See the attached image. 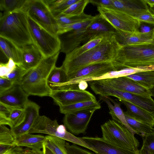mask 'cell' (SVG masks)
Masks as SVG:
<instances>
[{"label":"cell","mask_w":154,"mask_h":154,"mask_svg":"<svg viewBox=\"0 0 154 154\" xmlns=\"http://www.w3.org/2000/svg\"><path fill=\"white\" fill-rule=\"evenodd\" d=\"M115 34H108L99 44L79 56L70 60H64L61 66L67 75L89 64L114 61L121 47Z\"/></svg>","instance_id":"cell-1"},{"label":"cell","mask_w":154,"mask_h":154,"mask_svg":"<svg viewBox=\"0 0 154 154\" xmlns=\"http://www.w3.org/2000/svg\"><path fill=\"white\" fill-rule=\"evenodd\" d=\"M60 51L50 57L43 58L35 67L27 71L21 80V86L29 95L49 96L52 89L48 79L56 66Z\"/></svg>","instance_id":"cell-2"},{"label":"cell","mask_w":154,"mask_h":154,"mask_svg":"<svg viewBox=\"0 0 154 154\" xmlns=\"http://www.w3.org/2000/svg\"><path fill=\"white\" fill-rule=\"evenodd\" d=\"M28 17L27 14L22 9L1 14L0 38L18 47L33 44Z\"/></svg>","instance_id":"cell-3"},{"label":"cell","mask_w":154,"mask_h":154,"mask_svg":"<svg viewBox=\"0 0 154 154\" xmlns=\"http://www.w3.org/2000/svg\"><path fill=\"white\" fill-rule=\"evenodd\" d=\"M114 61L125 68L154 65V44L121 45Z\"/></svg>","instance_id":"cell-4"},{"label":"cell","mask_w":154,"mask_h":154,"mask_svg":"<svg viewBox=\"0 0 154 154\" xmlns=\"http://www.w3.org/2000/svg\"><path fill=\"white\" fill-rule=\"evenodd\" d=\"M102 138L116 146L138 150L139 142L125 127L113 120H109L101 126Z\"/></svg>","instance_id":"cell-5"},{"label":"cell","mask_w":154,"mask_h":154,"mask_svg":"<svg viewBox=\"0 0 154 154\" xmlns=\"http://www.w3.org/2000/svg\"><path fill=\"white\" fill-rule=\"evenodd\" d=\"M28 19L33 44L38 49L44 57H50L60 52L61 41L59 36L51 33L28 16Z\"/></svg>","instance_id":"cell-6"},{"label":"cell","mask_w":154,"mask_h":154,"mask_svg":"<svg viewBox=\"0 0 154 154\" xmlns=\"http://www.w3.org/2000/svg\"><path fill=\"white\" fill-rule=\"evenodd\" d=\"M21 9L40 26L52 34L58 35V25L44 0H26Z\"/></svg>","instance_id":"cell-7"},{"label":"cell","mask_w":154,"mask_h":154,"mask_svg":"<svg viewBox=\"0 0 154 154\" xmlns=\"http://www.w3.org/2000/svg\"><path fill=\"white\" fill-rule=\"evenodd\" d=\"M64 125H59L56 119L52 120L45 116H39L29 130V134L38 133L56 136L74 144L80 145L82 140L67 131Z\"/></svg>","instance_id":"cell-8"},{"label":"cell","mask_w":154,"mask_h":154,"mask_svg":"<svg viewBox=\"0 0 154 154\" xmlns=\"http://www.w3.org/2000/svg\"><path fill=\"white\" fill-rule=\"evenodd\" d=\"M97 10L117 31L132 33L138 30L140 22L122 12L100 6L97 7Z\"/></svg>","instance_id":"cell-9"},{"label":"cell","mask_w":154,"mask_h":154,"mask_svg":"<svg viewBox=\"0 0 154 154\" xmlns=\"http://www.w3.org/2000/svg\"><path fill=\"white\" fill-rule=\"evenodd\" d=\"M49 97L58 106L68 105L78 102L96 100L90 92L79 89H53Z\"/></svg>","instance_id":"cell-10"},{"label":"cell","mask_w":154,"mask_h":154,"mask_svg":"<svg viewBox=\"0 0 154 154\" xmlns=\"http://www.w3.org/2000/svg\"><path fill=\"white\" fill-rule=\"evenodd\" d=\"M80 138L90 150L96 154H140L139 150H130L119 147L102 138L87 137Z\"/></svg>","instance_id":"cell-11"},{"label":"cell","mask_w":154,"mask_h":154,"mask_svg":"<svg viewBox=\"0 0 154 154\" xmlns=\"http://www.w3.org/2000/svg\"><path fill=\"white\" fill-rule=\"evenodd\" d=\"M40 106L36 103L29 100L17 126L11 130L15 139L20 136L29 133L35 120L39 116Z\"/></svg>","instance_id":"cell-12"},{"label":"cell","mask_w":154,"mask_h":154,"mask_svg":"<svg viewBox=\"0 0 154 154\" xmlns=\"http://www.w3.org/2000/svg\"><path fill=\"white\" fill-rule=\"evenodd\" d=\"M95 110H85L65 114L64 126L72 133H84Z\"/></svg>","instance_id":"cell-13"},{"label":"cell","mask_w":154,"mask_h":154,"mask_svg":"<svg viewBox=\"0 0 154 154\" xmlns=\"http://www.w3.org/2000/svg\"><path fill=\"white\" fill-rule=\"evenodd\" d=\"M119 70L118 65L114 61L94 63L68 75V81L78 78L97 76L110 71Z\"/></svg>","instance_id":"cell-14"},{"label":"cell","mask_w":154,"mask_h":154,"mask_svg":"<svg viewBox=\"0 0 154 154\" xmlns=\"http://www.w3.org/2000/svg\"><path fill=\"white\" fill-rule=\"evenodd\" d=\"M14 46L18 57V63L17 65L27 71L37 66L44 58L41 53L33 44L22 47Z\"/></svg>","instance_id":"cell-15"},{"label":"cell","mask_w":154,"mask_h":154,"mask_svg":"<svg viewBox=\"0 0 154 154\" xmlns=\"http://www.w3.org/2000/svg\"><path fill=\"white\" fill-rule=\"evenodd\" d=\"M29 96L20 84H14L11 88L0 94V102L12 107L24 109L29 100Z\"/></svg>","instance_id":"cell-16"},{"label":"cell","mask_w":154,"mask_h":154,"mask_svg":"<svg viewBox=\"0 0 154 154\" xmlns=\"http://www.w3.org/2000/svg\"><path fill=\"white\" fill-rule=\"evenodd\" d=\"M105 84L116 89L131 93L151 96L150 92L126 76L100 80Z\"/></svg>","instance_id":"cell-17"},{"label":"cell","mask_w":154,"mask_h":154,"mask_svg":"<svg viewBox=\"0 0 154 154\" xmlns=\"http://www.w3.org/2000/svg\"><path fill=\"white\" fill-rule=\"evenodd\" d=\"M86 28L69 32L61 40L60 51L66 54L80 46L82 43L85 44L95 36L90 32Z\"/></svg>","instance_id":"cell-18"},{"label":"cell","mask_w":154,"mask_h":154,"mask_svg":"<svg viewBox=\"0 0 154 154\" xmlns=\"http://www.w3.org/2000/svg\"><path fill=\"white\" fill-rule=\"evenodd\" d=\"M111 9L122 12L136 18L149 10L144 0H112Z\"/></svg>","instance_id":"cell-19"},{"label":"cell","mask_w":154,"mask_h":154,"mask_svg":"<svg viewBox=\"0 0 154 154\" xmlns=\"http://www.w3.org/2000/svg\"><path fill=\"white\" fill-rule=\"evenodd\" d=\"M115 34L117 40L121 45L154 43V28L150 32L145 33L136 30L132 33L117 31Z\"/></svg>","instance_id":"cell-20"},{"label":"cell","mask_w":154,"mask_h":154,"mask_svg":"<svg viewBox=\"0 0 154 154\" xmlns=\"http://www.w3.org/2000/svg\"><path fill=\"white\" fill-rule=\"evenodd\" d=\"M119 100L128 101L147 111L154 117V100L151 96L143 95L120 91Z\"/></svg>","instance_id":"cell-21"},{"label":"cell","mask_w":154,"mask_h":154,"mask_svg":"<svg viewBox=\"0 0 154 154\" xmlns=\"http://www.w3.org/2000/svg\"><path fill=\"white\" fill-rule=\"evenodd\" d=\"M101 98L107 105L109 111V113L113 120L124 126L134 136V134L137 133L127 123L124 112L121 108L120 104L109 96H101Z\"/></svg>","instance_id":"cell-22"},{"label":"cell","mask_w":154,"mask_h":154,"mask_svg":"<svg viewBox=\"0 0 154 154\" xmlns=\"http://www.w3.org/2000/svg\"><path fill=\"white\" fill-rule=\"evenodd\" d=\"M126 107V112L131 117L149 126H154V117L149 112L142 108L128 101L119 100Z\"/></svg>","instance_id":"cell-23"},{"label":"cell","mask_w":154,"mask_h":154,"mask_svg":"<svg viewBox=\"0 0 154 154\" xmlns=\"http://www.w3.org/2000/svg\"><path fill=\"white\" fill-rule=\"evenodd\" d=\"M45 139V137L43 135L27 133L15 139L14 145L25 146L34 150L40 151L43 147Z\"/></svg>","instance_id":"cell-24"},{"label":"cell","mask_w":154,"mask_h":154,"mask_svg":"<svg viewBox=\"0 0 154 154\" xmlns=\"http://www.w3.org/2000/svg\"><path fill=\"white\" fill-rule=\"evenodd\" d=\"M86 29L94 35L100 34L116 33V30L99 14L95 16Z\"/></svg>","instance_id":"cell-25"},{"label":"cell","mask_w":154,"mask_h":154,"mask_svg":"<svg viewBox=\"0 0 154 154\" xmlns=\"http://www.w3.org/2000/svg\"><path fill=\"white\" fill-rule=\"evenodd\" d=\"M60 113L66 114L85 110H96L101 106L96 100L80 102L65 106H59Z\"/></svg>","instance_id":"cell-26"},{"label":"cell","mask_w":154,"mask_h":154,"mask_svg":"<svg viewBox=\"0 0 154 154\" xmlns=\"http://www.w3.org/2000/svg\"><path fill=\"white\" fill-rule=\"evenodd\" d=\"M108 34L95 35L83 45L80 46L66 54L64 60H69L74 58L94 48L100 43Z\"/></svg>","instance_id":"cell-27"},{"label":"cell","mask_w":154,"mask_h":154,"mask_svg":"<svg viewBox=\"0 0 154 154\" xmlns=\"http://www.w3.org/2000/svg\"><path fill=\"white\" fill-rule=\"evenodd\" d=\"M44 145L54 154H68L65 145V140L61 138L51 135H47Z\"/></svg>","instance_id":"cell-28"},{"label":"cell","mask_w":154,"mask_h":154,"mask_svg":"<svg viewBox=\"0 0 154 154\" xmlns=\"http://www.w3.org/2000/svg\"><path fill=\"white\" fill-rule=\"evenodd\" d=\"M126 76L148 89L154 86V70L140 72Z\"/></svg>","instance_id":"cell-29"},{"label":"cell","mask_w":154,"mask_h":154,"mask_svg":"<svg viewBox=\"0 0 154 154\" xmlns=\"http://www.w3.org/2000/svg\"><path fill=\"white\" fill-rule=\"evenodd\" d=\"M124 112L127 123L137 134L143 137L152 131L153 128L135 119L128 114L126 112Z\"/></svg>","instance_id":"cell-30"},{"label":"cell","mask_w":154,"mask_h":154,"mask_svg":"<svg viewBox=\"0 0 154 154\" xmlns=\"http://www.w3.org/2000/svg\"><path fill=\"white\" fill-rule=\"evenodd\" d=\"M54 16L58 15L79 0H44Z\"/></svg>","instance_id":"cell-31"},{"label":"cell","mask_w":154,"mask_h":154,"mask_svg":"<svg viewBox=\"0 0 154 154\" xmlns=\"http://www.w3.org/2000/svg\"><path fill=\"white\" fill-rule=\"evenodd\" d=\"M91 15L83 13L80 15L68 17L59 14L55 17L58 26L70 24L91 20L94 17Z\"/></svg>","instance_id":"cell-32"},{"label":"cell","mask_w":154,"mask_h":154,"mask_svg":"<svg viewBox=\"0 0 154 154\" xmlns=\"http://www.w3.org/2000/svg\"><path fill=\"white\" fill-rule=\"evenodd\" d=\"M68 80V75L61 66H55L52 70L48 79L49 84H60L66 82Z\"/></svg>","instance_id":"cell-33"},{"label":"cell","mask_w":154,"mask_h":154,"mask_svg":"<svg viewBox=\"0 0 154 154\" xmlns=\"http://www.w3.org/2000/svg\"><path fill=\"white\" fill-rule=\"evenodd\" d=\"M89 3V0H79L59 14L68 17L80 15L84 13V10Z\"/></svg>","instance_id":"cell-34"},{"label":"cell","mask_w":154,"mask_h":154,"mask_svg":"<svg viewBox=\"0 0 154 154\" xmlns=\"http://www.w3.org/2000/svg\"><path fill=\"white\" fill-rule=\"evenodd\" d=\"M0 47L1 51L9 60L11 58L17 65L18 63L17 53L15 46L8 41L0 38Z\"/></svg>","instance_id":"cell-35"},{"label":"cell","mask_w":154,"mask_h":154,"mask_svg":"<svg viewBox=\"0 0 154 154\" xmlns=\"http://www.w3.org/2000/svg\"><path fill=\"white\" fill-rule=\"evenodd\" d=\"M26 0H0V9L4 13L21 9Z\"/></svg>","instance_id":"cell-36"},{"label":"cell","mask_w":154,"mask_h":154,"mask_svg":"<svg viewBox=\"0 0 154 154\" xmlns=\"http://www.w3.org/2000/svg\"><path fill=\"white\" fill-rule=\"evenodd\" d=\"M95 17L89 20L70 24L58 26L57 31L58 35L71 31L86 28L92 22Z\"/></svg>","instance_id":"cell-37"},{"label":"cell","mask_w":154,"mask_h":154,"mask_svg":"<svg viewBox=\"0 0 154 154\" xmlns=\"http://www.w3.org/2000/svg\"><path fill=\"white\" fill-rule=\"evenodd\" d=\"M143 145L139 150L140 154H149L154 152V128L152 131L142 137Z\"/></svg>","instance_id":"cell-38"},{"label":"cell","mask_w":154,"mask_h":154,"mask_svg":"<svg viewBox=\"0 0 154 154\" xmlns=\"http://www.w3.org/2000/svg\"><path fill=\"white\" fill-rule=\"evenodd\" d=\"M15 140L11 130L5 125H0V144L14 145Z\"/></svg>","instance_id":"cell-39"},{"label":"cell","mask_w":154,"mask_h":154,"mask_svg":"<svg viewBox=\"0 0 154 154\" xmlns=\"http://www.w3.org/2000/svg\"><path fill=\"white\" fill-rule=\"evenodd\" d=\"M26 71L22 67L17 65L16 68L5 77L11 80L14 84L20 85L22 78Z\"/></svg>","instance_id":"cell-40"},{"label":"cell","mask_w":154,"mask_h":154,"mask_svg":"<svg viewBox=\"0 0 154 154\" xmlns=\"http://www.w3.org/2000/svg\"><path fill=\"white\" fill-rule=\"evenodd\" d=\"M24 111V109L12 107L9 117L11 129L18 125Z\"/></svg>","instance_id":"cell-41"},{"label":"cell","mask_w":154,"mask_h":154,"mask_svg":"<svg viewBox=\"0 0 154 154\" xmlns=\"http://www.w3.org/2000/svg\"><path fill=\"white\" fill-rule=\"evenodd\" d=\"M17 65L12 59L8 60L6 63L0 64V77H5L12 71L16 67Z\"/></svg>","instance_id":"cell-42"},{"label":"cell","mask_w":154,"mask_h":154,"mask_svg":"<svg viewBox=\"0 0 154 154\" xmlns=\"http://www.w3.org/2000/svg\"><path fill=\"white\" fill-rule=\"evenodd\" d=\"M65 147L68 154H92L75 145H70L67 143H66Z\"/></svg>","instance_id":"cell-43"},{"label":"cell","mask_w":154,"mask_h":154,"mask_svg":"<svg viewBox=\"0 0 154 154\" xmlns=\"http://www.w3.org/2000/svg\"><path fill=\"white\" fill-rule=\"evenodd\" d=\"M140 22L154 25V15L149 10L136 18Z\"/></svg>","instance_id":"cell-44"},{"label":"cell","mask_w":154,"mask_h":154,"mask_svg":"<svg viewBox=\"0 0 154 154\" xmlns=\"http://www.w3.org/2000/svg\"><path fill=\"white\" fill-rule=\"evenodd\" d=\"M14 84L9 79L0 77V94L11 88Z\"/></svg>","instance_id":"cell-45"},{"label":"cell","mask_w":154,"mask_h":154,"mask_svg":"<svg viewBox=\"0 0 154 154\" xmlns=\"http://www.w3.org/2000/svg\"><path fill=\"white\" fill-rule=\"evenodd\" d=\"M89 3L92 4L111 8L113 5L112 0H89Z\"/></svg>","instance_id":"cell-46"},{"label":"cell","mask_w":154,"mask_h":154,"mask_svg":"<svg viewBox=\"0 0 154 154\" xmlns=\"http://www.w3.org/2000/svg\"><path fill=\"white\" fill-rule=\"evenodd\" d=\"M12 107L0 102V116L9 117Z\"/></svg>","instance_id":"cell-47"},{"label":"cell","mask_w":154,"mask_h":154,"mask_svg":"<svg viewBox=\"0 0 154 154\" xmlns=\"http://www.w3.org/2000/svg\"><path fill=\"white\" fill-rule=\"evenodd\" d=\"M23 150L20 147L15 145L12 146L3 154H17Z\"/></svg>","instance_id":"cell-48"},{"label":"cell","mask_w":154,"mask_h":154,"mask_svg":"<svg viewBox=\"0 0 154 154\" xmlns=\"http://www.w3.org/2000/svg\"><path fill=\"white\" fill-rule=\"evenodd\" d=\"M154 28H152L148 24H142L140 22V25L138 31L141 33H145L150 32Z\"/></svg>","instance_id":"cell-49"},{"label":"cell","mask_w":154,"mask_h":154,"mask_svg":"<svg viewBox=\"0 0 154 154\" xmlns=\"http://www.w3.org/2000/svg\"><path fill=\"white\" fill-rule=\"evenodd\" d=\"M21 154H43L42 150L37 151L28 149H23Z\"/></svg>","instance_id":"cell-50"},{"label":"cell","mask_w":154,"mask_h":154,"mask_svg":"<svg viewBox=\"0 0 154 154\" xmlns=\"http://www.w3.org/2000/svg\"><path fill=\"white\" fill-rule=\"evenodd\" d=\"M88 87L87 82L84 81L80 82L78 84V87L81 90H85Z\"/></svg>","instance_id":"cell-51"},{"label":"cell","mask_w":154,"mask_h":154,"mask_svg":"<svg viewBox=\"0 0 154 154\" xmlns=\"http://www.w3.org/2000/svg\"><path fill=\"white\" fill-rule=\"evenodd\" d=\"M12 146L0 144V154H3Z\"/></svg>","instance_id":"cell-52"},{"label":"cell","mask_w":154,"mask_h":154,"mask_svg":"<svg viewBox=\"0 0 154 154\" xmlns=\"http://www.w3.org/2000/svg\"><path fill=\"white\" fill-rule=\"evenodd\" d=\"M43 154H54L50 150L43 145V147L42 149Z\"/></svg>","instance_id":"cell-53"},{"label":"cell","mask_w":154,"mask_h":154,"mask_svg":"<svg viewBox=\"0 0 154 154\" xmlns=\"http://www.w3.org/2000/svg\"><path fill=\"white\" fill-rule=\"evenodd\" d=\"M146 3L150 7L154 6V0H144Z\"/></svg>","instance_id":"cell-54"},{"label":"cell","mask_w":154,"mask_h":154,"mask_svg":"<svg viewBox=\"0 0 154 154\" xmlns=\"http://www.w3.org/2000/svg\"><path fill=\"white\" fill-rule=\"evenodd\" d=\"M149 90L150 92L151 96L154 97V86L149 89Z\"/></svg>","instance_id":"cell-55"},{"label":"cell","mask_w":154,"mask_h":154,"mask_svg":"<svg viewBox=\"0 0 154 154\" xmlns=\"http://www.w3.org/2000/svg\"><path fill=\"white\" fill-rule=\"evenodd\" d=\"M149 10L152 14L154 15V6L152 7H149Z\"/></svg>","instance_id":"cell-56"},{"label":"cell","mask_w":154,"mask_h":154,"mask_svg":"<svg viewBox=\"0 0 154 154\" xmlns=\"http://www.w3.org/2000/svg\"><path fill=\"white\" fill-rule=\"evenodd\" d=\"M149 154H154V152H151Z\"/></svg>","instance_id":"cell-57"},{"label":"cell","mask_w":154,"mask_h":154,"mask_svg":"<svg viewBox=\"0 0 154 154\" xmlns=\"http://www.w3.org/2000/svg\"><path fill=\"white\" fill-rule=\"evenodd\" d=\"M21 152H22L19 153L17 154H21Z\"/></svg>","instance_id":"cell-58"}]
</instances>
